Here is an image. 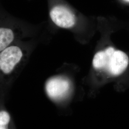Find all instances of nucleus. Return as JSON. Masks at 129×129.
Here are the masks:
<instances>
[{
    "label": "nucleus",
    "mask_w": 129,
    "mask_h": 129,
    "mask_svg": "<svg viewBox=\"0 0 129 129\" xmlns=\"http://www.w3.org/2000/svg\"><path fill=\"white\" fill-rule=\"evenodd\" d=\"M32 25L8 13L0 5V52L32 35Z\"/></svg>",
    "instance_id": "f257e3e1"
},
{
    "label": "nucleus",
    "mask_w": 129,
    "mask_h": 129,
    "mask_svg": "<svg viewBox=\"0 0 129 129\" xmlns=\"http://www.w3.org/2000/svg\"><path fill=\"white\" fill-rule=\"evenodd\" d=\"M108 54L106 69L112 76H119L123 73L129 64L128 56L123 51L115 50L110 47L106 49Z\"/></svg>",
    "instance_id": "f03ea898"
},
{
    "label": "nucleus",
    "mask_w": 129,
    "mask_h": 129,
    "mask_svg": "<svg viewBox=\"0 0 129 129\" xmlns=\"http://www.w3.org/2000/svg\"><path fill=\"white\" fill-rule=\"evenodd\" d=\"M70 88L69 81L64 78L56 76L49 79L46 84V93L50 99L58 101L64 98Z\"/></svg>",
    "instance_id": "7ed1b4c3"
},
{
    "label": "nucleus",
    "mask_w": 129,
    "mask_h": 129,
    "mask_svg": "<svg viewBox=\"0 0 129 129\" xmlns=\"http://www.w3.org/2000/svg\"><path fill=\"white\" fill-rule=\"evenodd\" d=\"M50 17L52 21L58 27L69 28L75 23L74 14L64 6L54 5L50 10Z\"/></svg>",
    "instance_id": "20e7f679"
},
{
    "label": "nucleus",
    "mask_w": 129,
    "mask_h": 129,
    "mask_svg": "<svg viewBox=\"0 0 129 129\" xmlns=\"http://www.w3.org/2000/svg\"><path fill=\"white\" fill-rule=\"evenodd\" d=\"M108 61V54L106 49L96 53L93 59V66L97 69H105Z\"/></svg>",
    "instance_id": "39448f33"
},
{
    "label": "nucleus",
    "mask_w": 129,
    "mask_h": 129,
    "mask_svg": "<svg viewBox=\"0 0 129 129\" xmlns=\"http://www.w3.org/2000/svg\"><path fill=\"white\" fill-rule=\"evenodd\" d=\"M10 121V116L6 111H0V129H8V125Z\"/></svg>",
    "instance_id": "423d86ee"
},
{
    "label": "nucleus",
    "mask_w": 129,
    "mask_h": 129,
    "mask_svg": "<svg viewBox=\"0 0 129 129\" xmlns=\"http://www.w3.org/2000/svg\"><path fill=\"white\" fill-rule=\"evenodd\" d=\"M126 1H128V2H129V0H126Z\"/></svg>",
    "instance_id": "0eeeda50"
}]
</instances>
